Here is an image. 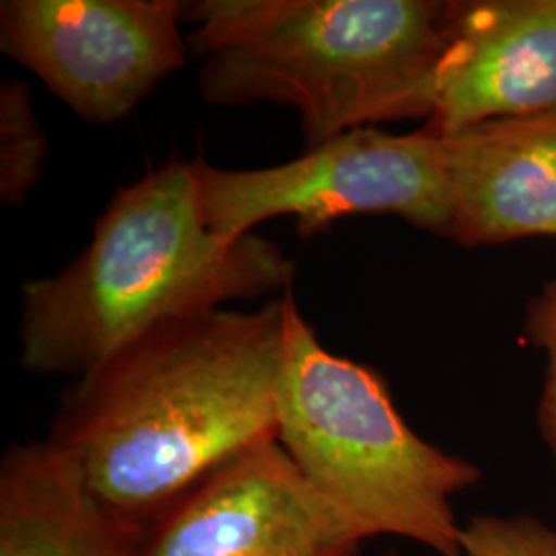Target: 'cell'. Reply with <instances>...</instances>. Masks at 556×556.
Masks as SVG:
<instances>
[{
  "mask_svg": "<svg viewBox=\"0 0 556 556\" xmlns=\"http://www.w3.org/2000/svg\"><path fill=\"white\" fill-rule=\"evenodd\" d=\"M282 295L144 332L75 379L48 439L108 507L144 526L227 459L277 439Z\"/></svg>",
  "mask_w": 556,
  "mask_h": 556,
  "instance_id": "6da1fadb",
  "label": "cell"
},
{
  "mask_svg": "<svg viewBox=\"0 0 556 556\" xmlns=\"http://www.w3.org/2000/svg\"><path fill=\"white\" fill-rule=\"evenodd\" d=\"M293 277L277 243L213 231L197 160L167 161L116 192L68 266L23 287L21 365L85 378L165 321L285 293Z\"/></svg>",
  "mask_w": 556,
  "mask_h": 556,
  "instance_id": "7a4b0ae2",
  "label": "cell"
},
{
  "mask_svg": "<svg viewBox=\"0 0 556 556\" xmlns=\"http://www.w3.org/2000/svg\"><path fill=\"white\" fill-rule=\"evenodd\" d=\"M450 2H186L200 96L215 105L270 101L298 110L307 149L349 130L429 122Z\"/></svg>",
  "mask_w": 556,
  "mask_h": 556,
  "instance_id": "3957f363",
  "label": "cell"
},
{
  "mask_svg": "<svg viewBox=\"0 0 556 556\" xmlns=\"http://www.w3.org/2000/svg\"><path fill=\"white\" fill-rule=\"evenodd\" d=\"M282 299L278 443L363 542L404 538L433 555L462 556L454 501L477 486L480 468L417 435L386 381L330 353L291 289Z\"/></svg>",
  "mask_w": 556,
  "mask_h": 556,
  "instance_id": "277c9868",
  "label": "cell"
},
{
  "mask_svg": "<svg viewBox=\"0 0 556 556\" xmlns=\"http://www.w3.org/2000/svg\"><path fill=\"white\" fill-rule=\"evenodd\" d=\"M206 220L223 238L254 233L291 215L312 238L349 215H396L452 239L454 200L438 135H392L379 126L349 130L298 160L260 169H220L197 160Z\"/></svg>",
  "mask_w": 556,
  "mask_h": 556,
  "instance_id": "5b68a950",
  "label": "cell"
},
{
  "mask_svg": "<svg viewBox=\"0 0 556 556\" xmlns=\"http://www.w3.org/2000/svg\"><path fill=\"white\" fill-rule=\"evenodd\" d=\"M184 13L178 0H4L0 48L79 118L110 126L184 66Z\"/></svg>",
  "mask_w": 556,
  "mask_h": 556,
  "instance_id": "8992f818",
  "label": "cell"
},
{
  "mask_svg": "<svg viewBox=\"0 0 556 556\" xmlns=\"http://www.w3.org/2000/svg\"><path fill=\"white\" fill-rule=\"evenodd\" d=\"M361 546L278 439H268L151 517L135 556H357Z\"/></svg>",
  "mask_w": 556,
  "mask_h": 556,
  "instance_id": "52a82bcc",
  "label": "cell"
},
{
  "mask_svg": "<svg viewBox=\"0 0 556 556\" xmlns=\"http://www.w3.org/2000/svg\"><path fill=\"white\" fill-rule=\"evenodd\" d=\"M556 112V0H452L435 110L452 135L495 118Z\"/></svg>",
  "mask_w": 556,
  "mask_h": 556,
  "instance_id": "ba28073f",
  "label": "cell"
},
{
  "mask_svg": "<svg viewBox=\"0 0 556 556\" xmlns=\"http://www.w3.org/2000/svg\"><path fill=\"white\" fill-rule=\"evenodd\" d=\"M439 142L454 241L477 248L556 236V112L484 119Z\"/></svg>",
  "mask_w": 556,
  "mask_h": 556,
  "instance_id": "9c48e42d",
  "label": "cell"
},
{
  "mask_svg": "<svg viewBox=\"0 0 556 556\" xmlns=\"http://www.w3.org/2000/svg\"><path fill=\"white\" fill-rule=\"evenodd\" d=\"M142 530L108 507L50 439L2 456L0 556H135Z\"/></svg>",
  "mask_w": 556,
  "mask_h": 556,
  "instance_id": "30bf717a",
  "label": "cell"
},
{
  "mask_svg": "<svg viewBox=\"0 0 556 556\" xmlns=\"http://www.w3.org/2000/svg\"><path fill=\"white\" fill-rule=\"evenodd\" d=\"M48 140L36 116L31 93L21 80H4L0 87V199L21 204L38 184Z\"/></svg>",
  "mask_w": 556,
  "mask_h": 556,
  "instance_id": "8fae6325",
  "label": "cell"
},
{
  "mask_svg": "<svg viewBox=\"0 0 556 556\" xmlns=\"http://www.w3.org/2000/svg\"><path fill=\"white\" fill-rule=\"evenodd\" d=\"M462 556H556V530L530 516H477L462 528Z\"/></svg>",
  "mask_w": 556,
  "mask_h": 556,
  "instance_id": "7c38bea8",
  "label": "cell"
},
{
  "mask_svg": "<svg viewBox=\"0 0 556 556\" xmlns=\"http://www.w3.org/2000/svg\"><path fill=\"white\" fill-rule=\"evenodd\" d=\"M526 334L546 353L544 388L538 400V431L556 464V278L528 305Z\"/></svg>",
  "mask_w": 556,
  "mask_h": 556,
  "instance_id": "4fadbf2b",
  "label": "cell"
},
{
  "mask_svg": "<svg viewBox=\"0 0 556 556\" xmlns=\"http://www.w3.org/2000/svg\"><path fill=\"white\" fill-rule=\"evenodd\" d=\"M383 556H400L397 555L396 551H390V553H386Z\"/></svg>",
  "mask_w": 556,
  "mask_h": 556,
  "instance_id": "5bb4252c",
  "label": "cell"
}]
</instances>
